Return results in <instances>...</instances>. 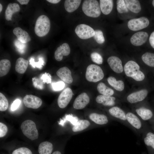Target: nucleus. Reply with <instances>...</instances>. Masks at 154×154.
<instances>
[{"mask_svg":"<svg viewBox=\"0 0 154 154\" xmlns=\"http://www.w3.org/2000/svg\"><path fill=\"white\" fill-rule=\"evenodd\" d=\"M50 27V21L46 16L42 15L36 20L35 27V34L39 37L46 35L49 32Z\"/></svg>","mask_w":154,"mask_h":154,"instance_id":"nucleus-1","label":"nucleus"},{"mask_svg":"<svg viewBox=\"0 0 154 154\" xmlns=\"http://www.w3.org/2000/svg\"><path fill=\"white\" fill-rule=\"evenodd\" d=\"M82 10L87 16L96 18L100 16L101 10L98 1L96 0H86L82 6Z\"/></svg>","mask_w":154,"mask_h":154,"instance_id":"nucleus-2","label":"nucleus"},{"mask_svg":"<svg viewBox=\"0 0 154 154\" xmlns=\"http://www.w3.org/2000/svg\"><path fill=\"white\" fill-rule=\"evenodd\" d=\"M104 76L103 71L98 66L91 64L87 67L85 77L88 81L96 82L102 80Z\"/></svg>","mask_w":154,"mask_h":154,"instance_id":"nucleus-3","label":"nucleus"},{"mask_svg":"<svg viewBox=\"0 0 154 154\" xmlns=\"http://www.w3.org/2000/svg\"><path fill=\"white\" fill-rule=\"evenodd\" d=\"M21 128L23 134L29 139L33 140L38 138V131L35 123L33 121H25L21 123Z\"/></svg>","mask_w":154,"mask_h":154,"instance_id":"nucleus-4","label":"nucleus"},{"mask_svg":"<svg viewBox=\"0 0 154 154\" xmlns=\"http://www.w3.org/2000/svg\"><path fill=\"white\" fill-rule=\"evenodd\" d=\"M75 32L80 38L86 39L94 37L95 31L90 26L85 24H81L76 27Z\"/></svg>","mask_w":154,"mask_h":154,"instance_id":"nucleus-5","label":"nucleus"},{"mask_svg":"<svg viewBox=\"0 0 154 154\" xmlns=\"http://www.w3.org/2000/svg\"><path fill=\"white\" fill-rule=\"evenodd\" d=\"M149 23V21L147 18L141 17L130 19L128 22L127 26L131 30L136 31L147 27Z\"/></svg>","mask_w":154,"mask_h":154,"instance_id":"nucleus-6","label":"nucleus"},{"mask_svg":"<svg viewBox=\"0 0 154 154\" xmlns=\"http://www.w3.org/2000/svg\"><path fill=\"white\" fill-rule=\"evenodd\" d=\"M73 96V92L69 88H65L60 93L58 97L57 103L59 107L64 108L68 105Z\"/></svg>","mask_w":154,"mask_h":154,"instance_id":"nucleus-7","label":"nucleus"},{"mask_svg":"<svg viewBox=\"0 0 154 154\" xmlns=\"http://www.w3.org/2000/svg\"><path fill=\"white\" fill-rule=\"evenodd\" d=\"M23 101L26 107L34 109L38 108L42 104V101L40 98L32 95L25 96L24 97Z\"/></svg>","mask_w":154,"mask_h":154,"instance_id":"nucleus-8","label":"nucleus"},{"mask_svg":"<svg viewBox=\"0 0 154 154\" xmlns=\"http://www.w3.org/2000/svg\"><path fill=\"white\" fill-rule=\"evenodd\" d=\"M127 121L129 124L137 131H141L143 127L141 119L134 114L130 112L126 113Z\"/></svg>","mask_w":154,"mask_h":154,"instance_id":"nucleus-9","label":"nucleus"},{"mask_svg":"<svg viewBox=\"0 0 154 154\" xmlns=\"http://www.w3.org/2000/svg\"><path fill=\"white\" fill-rule=\"evenodd\" d=\"M90 101V98L88 95L86 93H82L75 99L73 107L76 110L82 109L88 104Z\"/></svg>","mask_w":154,"mask_h":154,"instance_id":"nucleus-10","label":"nucleus"},{"mask_svg":"<svg viewBox=\"0 0 154 154\" xmlns=\"http://www.w3.org/2000/svg\"><path fill=\"white\" fill-rule=\"evenodd\" d=\"M148 37V35L146 32H137L132 35L130 38V42L132 44L135 46H140L146 42Z\"/></svg>","mask_w":154,"mask_h":154,"instance_id":"nucleus-11","label":"nucleus"},{"mask_svg":"<svg viewBox=\"0 0 154 154\" xmlns=\"http://www.w3.org/2000/svg\"><path fill=\"white\" fill-rule=\"evenodd\" d=\"M140 67L133 60L127 62L124 66V69L126 75L133 78L139 70Z\"/></svg>","mask_w":154,"mask_h":154,"instance_id":"nucleus-12","label":"nucleus"},{"mask_svg":"<svg viewBox=\"0 0 154 154\" xmlns=\"http://www.w3.org/2000/svg\"><path fill=\"white\" fill-rule=\"evenodd\" d=\"M148 93V92L147 90L143 89L129 95L127 97V100L131 104L141 102L146 98Z\"/></svg>","mask_w":154,"mask_h":154,"instance_id":"nucleus-13","label":"nucleus"},{"mask_svg":"<svg viewBox=\"0 0 154 154\" xmlns=\"http://www.w3.org/2000/svg\"><path fill=\"white\" fill-rule=\"evenodd\" d=\"M111 68L115 72L120 73L123 70L122 62L118 57L112 56L110 57L107 60Z\"/></svg>","mask_w":154,"mask_h":154,"instance_id":"nucleus-14","label":"nucleus"},{"mask_svg":"<svg viewBox=\"0 0 154 154\" xmlns=\"http://www.w3.org/2000/svg\"><path fill=\"white\" fill-rule=\"evenodd\" d=\"M135 112L140 118L143 121H151L154 119L152 111L149 109L144 107H140L136 109Z\"/></svg>","mask_w":154,"mask_h":154,"instance_id":"nucleus-15","label":"nucleus"},{"mask_svg":"<svg viewBox=\"0 0 154 154\" xmlns=\"http://www.w3.org/2000/svg\"><path fill=\"white\" fill-rule=\"evenodd\" d=\"M109 114L114 118L123 123H127L126 113L121 108L117 106H113L108 110Z\"/></svg>","mask_w":154,"mask_h":154,"instance_id":"nucleus-16","label":"nucleus"},{"mask_svg":"<svg viewBox=\"0 0 154 154\" xmlns=\"http://www.w3.org/2000/svg\"><path fill=\"white\" fill-rule=\"evenodd\" d=\"M70 48L68 44L64 43L58 47L55 51L54 56L55 59L58 61H61L63 56L68 55L70 53Z\"/></svg>","mask_w":154,"mask_h":154,"instance_id":"nucleus-17","label":"nucleus"},{"mask_svg":"<svg viewBox=\"0 0 154 154\" xmlns=\"http://www.w3.org/2000/svg\"><path fill=\"white\" fill-rule=\"evenodd\" d=\"M58 76L62 80L68 84L71 83L73 81L70 70L67 67L60 68L56 72Z\"/></svg>","mask_w":154,"mask_h":154,"instance_id":"nucleus-18","label":"nucleus"},{"mask_svg":"<svg viewBox=\"0 0 154 154\" xmlns=\"http://www.w3.org/2000/svg\"><path fill=\"white\" fill-rule=\"evenodd\" d=\"M13 33L17 37V39L22 42L25 43L31 40V37L28 33L20 27L14 28Z\"/></svg>","mask_w":154,"mask_h":154,"instance_id":"nucleus-19","label":"nucleus"},{"mask_svg":"<svg viewBox=\"0 0 154 154\" xmlns=\"http://www.w3.org/2000/svg\"><path fill=\"white\" fill-rule=\"evenodd\" d=\"M116 99L113 96L99 95L96 97V101L97 103L105 106H112L115 104Z\"/></svg>","mask_w":154,"mask_h":154,"instance_id":"nucleus-20","label":"nucleus"},{"mask_svg":"<svg viewBox=\"0 0 154 154\" xmlns=\"http://www.w3.org/2000/svg\"><path fill=\"white\" fill-rule=\"evenodd\" d=\"M89 117L94 123L100 125L106 124L109 121L107 117L104 114L93 113L89 115Z\"/></svg>","mask_w":154,"mask_h":154,"instance_id":"nucleus-21","label":"nucleus"},{"mask_svg":"<svg viewBox=\"0 0 154 154\" xmlns=\"http://www.w3.org/2000/svg\"><path fill=\"white\" fill-rule=\"evenodd\" d=\"M20 10L19 5L16 3H9L7 6L5 12V18L7 21L12 20V16L15 13Z\"/></svg>","mask_w":154,"mask_h":154,"instance_id":"nucleus-22","label":"nucleus"},{"mask_svg":"<svg viewBox=\"0 0 154 154\" xmlns=\"http://www.w3.org/2000/svg\"><path fill=\"white\" fill-rule=\"evenodd\" d=\"M125 3L128 10L134 13H138L141 10L139 1L137 0H125Z\"/></svg>","mask_w":154,"mask_h":154,"instance_id":"nucleus-23","label":"nucleus"},{"mask_svg":"<svg viewBox=\"0 0 154 154\" xmlns=\"http://www.w3.org/2000/svg\"><path fill=\"white\" fill-rule=\"evenodd\" d=\"M29 62L23 58L20 57L16 60L15 70L18 73L23 74L26 71L28 66Z\"/></svg>","mask_w":154,"mask_h":154,"instance_id":"nucleus-24","label":"nucleus"},{"mask_svg":"<svg viewBox=\"0 0 154 154\" xmlns=\"http://www.w3.org/2000/svg\"><path fill=\"white\" fill-rule=\"evenodd\" d=\"M100 5L101 11L105 15L110 14L113 6V1L112 0H100Z\"/></svg>","mask_w":154,"mask_h":154,"instance_id":"nucleus-25","label":"nucleus"},{"mask_svg":"<svg viewBox=\"0 0 154 154\" xmlns=\"http://www.w3.org/2000/svg\"><path fill=\"white\" fill-rule=\"evenodd\" d=\"M143 141L145 145L154 150V132L145 129Z\"/></svg>","mask_w":154,"mask_h":154,"instance_id":"nucleus-26","label":"nucleus"},{"mask_svg":"<svg viewBox=\"0 0 154 154\" xmlns=\"http://www.w3.org/2000/svg\"><path fill=\"white\" fill-rule=\"evenodd\" d=\"M81 1L80 0H66L64 3L65 9L68 12H73L78 8Z\"/></svg>","mask_w":154,"mask_h":154,"instance_id":"nucleus-27","label":"nucleus"},{"mask_svg":"<svg viewBox=\"0 0 154 154\" xmlns=\"http://www.w3.org/2000/svg\"><path fill=\"white\" fill-rule=\"evenodd\" d=\"M53 149L52 144L48 141H45L39 144L38 151L39 154H51Z\"/></svg>","mask_w":154,"mask_h":154,"instance_id":"nucleus-28","label":"nucleus"},{"mask_svg":"<svg viewBox=\"0 0 154 154\" xmlns=\"http://www.w3.org/2000/svg\"><path fill=\"white\" fill-rule=\"evenodd\" d=\"M108 83L116 90L118 91H122L124 88L123 82L121 80H117L114 77L110 76L107 79Z\"/></svg>","mask_w":154,"mask_h":154,"instance_id":"nucleus-29","label":"nucleus"},{"mask_svg":"<svg viewBox=\"0 0 154 154\" xmlns=\"http://www.w3.org/2000/svg\"><path fill=\"white\" fill-rule=\"evenodd\" d=\"M90 124V121L87 120H80L72 127V131L74 132L82 131L89 127Z\"/></svg>","mask_w":154,"mask_h":154,"instance_id":"nucleus-30","label":"nucleus"},{"mask_svg":"<svg viewBox=\"0 0 154 154\" xmlns=\"http://www.w3.org/2000/svg\"><path fill=\"white\" fill-rule=\"evenodd\" d=\"M11 67L10 61L7 59H3L0 61V76L6 75L9 72Z\"/></svg>","mask_w":154,"mask_h":154,"instance_id":"nucleus-31","label":"nucleus"},{"mask_svg":"<svg viewBox=\"0 0 154 154\" xmlns=\"http://www.w3.org/2000/svg\"><path fill=\"white\" fill-rule=\"evenodd\" d=\"M97 89L98 92L103 95L111 96L114 93L113 90L107 87L103 82H100L98 84Z\"/></svg>","mask_w":154,"mask_h":154,"instance_id":"nucleus-32","label":"nucleus"},{"mask_svg":"<svg viewBox=\"0 0 154 154\" xmlns=\"http://www.w3.org/2000/svg\"><path fill=\"white\" fill-rule=\"evenodd\" d=\"M142 59L147 65L154 67V53L146 52L142 56Z\"/></svg>","mask_w":154,"mask_h":154,"instance_id":"nucleus-33","label":"nucleus"},{"mask_svg":"<svg viewBox=\"0 0 154 154\" xmlns=\"http://www.w3.org/2000/svg\"><path fill=\"white\" fill-rule=\"evenodd\" d=\"M117 9V11L120 13H127L129 10L126 7L123 0H117L116 1Z\"/></svg>","mask_w":154,"mask_h":154,"instance_id":"nucleus-34","label":"nucleus"},{"mask_svg":"<svg viewBox=\"0 0 154 154\" xmlns=\"http://www.w3.org/2000/svg\"><path fill=\"white\" fill-rule=\"evenodd\" d=\"M8 101L5 96L1 93H0V111H4L8 108Z\"/></svg>","mask_w":154,"mask_h":154,"instance_id":"nucleus-35","label":"nucleus"},{"mask_svg":"<svg viewBox=\"0 0 154 154\" xmlns=\"http://www.w3.org/2000/svg\"><path fill=\"white\" fill-rule=\"evenodd\" d=\"M95 35L94 38L96 42L99 44L103 43L105 41L102 32L99 30L95 31Z\"/></svg>","mask_w":154,"mask_h":154,"instance_id":"nucleus-36","label":"nucleus"},{"mask_svg":"<svg viewBox=\"0 0 154 154\" xmlns=\"http://www.w3.org/2000/svg\"><path fill=\"white\" fill-rule=\"evenodd\" d=\"M90 57L92 61L98 64L102 63L103 59L102 56L97 52H93L90 55Z\"/></svg>","mask_w":154,"mask_h":154,"instance_id":"nucleus-37","label":"nucleus"},{"mask_svg":"<svg viewBox=\"0 0 154 154\" xmlns=\"http://www.w3.org/2000/svg\"><path fill=\"white\" fill-rule=\"evenodd\" d=\"M12 154H32V153L29 149L25 147H22L14 151Z\"/></svg>","mask_w":154,"mask_h":154,"instance_id":"nucleus-38","label":"nucleus"},{"mask_svg":"<svg viewBox=\"0 0 154 154\" xmlns=\"http://www.w3.org/2000/svg\"><path fill=\"white\" fill-rule=\"evenodd\" d=\"M30 64L33 67L35 68L37 67L39 68H41L42 67V65H44V61L42 58H40L39 59V61L38 62H35L34 59L31 58L30 60Z\"/></svg>","mask_w":154,"mask_h":154,"instance_id":"nucleus-39","label":"nucleus"},{"mask_svg":"<svg viewBox=\"0 0 154 154\" xmlns=\"http://www.w3.org/2000/svg\"><path fill=\"white\" fill-rule=\"evenodd\" d=\"M64 83L62 81H59L52 84L53 89L55 91H59L63 89L65 86Z\"/></svg>","mask_w":154,"mask_h":154,"instance_id":"nucleus-40","label":"nucleus"},{"mask_svg":"<svg viewBox=\"0 0 154 154\" xmlns=\"http://www.w3.org/2000/svg\"><path fill=\"white\" fill-rule=\"evenodd\" d=\"M32 80L33 84L35 87L40 89H42L43 88V84L44 83L41 79L35 77L33 78Z\"/></svg>","mask_w":154,"mask_h":154,"instance_id":"nucleus-41","label":"nucleus"},{"mask_svg":"<svg viewBox=\"0 0 154 154\" xmlns=\"http://www.w3.org/2000/svg\"><path fill=\"white\" fill-rule=\"evenodd\" d=\"M15 44L19 52L21 53L24 52L26 47L25 43L21 42L17 39L15 41Z\"/></svg>","mask_w":154,"mask_h":154,"instance_id":"nucleus-42","label":"nucleus"},{"mask_svg":"<svg viewBox=\"0 0 154 154\" xmlns=\"http://www.w3.org/2000/svg\"><path fill=\"white\" fill-rule=\"evenodd\" d=\"M40 79L44 83L49 84L51 82V76L48 73L45 72L40 77Z\"/></svg>","mask_w":154,"mask_h":154,"instance_id":"nucleus-43","label":"nucleus"},{"mask_svg":"<svg viewBox=\"0 0 154 154\" xmlns=\"http://www.w3.org/2000/svg\"><path fill=\"white\" fill-rule=\"evenodd\" d=\"M8 131V128L4 123L0 122V137H4Z\"/></svg>","mask_w":154,"mask_h":154,"instance_id":"nucleus-44","label":"nucleus"},{"mask_svg":"<svg viewBox=\"0 0 154 154\" xmlns=\"http://www.w3.org/2000/svg\"><path fill=\"white\" fill-rule=\"evenodd\" d=\"M21 103V101L19 99L15 100L12 104L11 109L12 111H14L17 109Z\"/></svg>","mask_w":154,"mask_h":154,"instance_id":"nucleus-45","label":"nucleus"},{"mask_svg":"<svg viewBox=\"0 0 154 154\" xmlns=\"http://www.w3.org/2000/svg\"><path fill=\"white\" fill-rule=\"evenodd\" d=\"M149 42L151 46L154 48V31L150 35L149 38Z\"/></svg>","mask_w":154,"mask_h":154,"instance_id":"nucleus-46","label":"nucleus"},{"mask_svg":"<svg viewBox=\"0 0 154 154\" xmlns=\"http://www.w3.org/2000/svg\"><path fill=\"white\" fill-rule=\"evenodd\" d=\"M18 1L21 5H27L29 3V0H17Z\"/></svg>","mask_w":154,"mask_h":154,"instance_id":"nucleus-47","label":"nucleus"},{"mask_svg":"<svg viewBox=\"0 0 154 154\" xmlns=\"http://www.w3.org/2000/svg\"><path fill=\"white\" fill-rule=\"evenodd\" d=\"M46 1L53 4H56L58 3L60 1V0H47Z\"/></svg>","mask_w":154,"mask_h":154,"instance_id":"nucleus-48","label":"nucleus"},{"mask_svg":"<svg viewBox=\"0 0 154 154\" xmlns=\"http://www.w3.org/2000/svg\"><path fill=\"white\" fill-rule=\"evenodd\" d=\"M150 122L151 124L152 127L154 131V119Z\"/></svg>","mask_w":154,"mask_h":154,"instance_id":"nucleus-49","label":"nucleus"},{"mask_svg":"<svg viewBox=\"0 0 154 154\" xmlns=\"http://www.w3.org/2000/svg\"><path fill=\"white\" fill-rule=\"evenodd\" d=\"M52 154H61V153L59 151H56L54 152Z\"/></svg>","mask_w":154,"mask_h":154,"instance_id":"nucleus-50","label":"nucleus"},{"mask_svg":"<svg viewBox=\"0 0 154 154\" xmlns=\"http://www.w3.org/2000/svg\"><path fill=\"white\" fill-rule=\"evenodd\" d=\"M3 9V7L1 3L0 4V12H1Z\"/></svg>","mask_w":154,"mask_h":154,"instance_id":"nucleus-51","label":"nucleus"},{"mask_svg":"<svg viewBox=\"0 0 154 154\" xmlns=\"http://www.w3.org/2000/svg\"><path fill=\"white\" fill-rule=\"evenodd\" d=\"M152 3L153 6L154 7V0L153 1Z\"/></svg>","mask_w":154,"mask_h":154,"instance_id":"nucleus-52","label":"nucleus"}]
</instances>
